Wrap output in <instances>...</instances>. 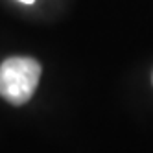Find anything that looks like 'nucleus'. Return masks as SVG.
<instances>
[{
	"label": "nucleus",
	"instance_id": "f257e3e1",
	"mask_svg": "<svg viewBox=\"0 0 153 153\" xmlns=\"http://www.w3.org/2000/svg\"><path fill=\"white\" fill-rule=\"evenodd\" d=\"M41 78V65L31 57H9L0 65V96L22 105L33 96Z\"/></svg>",
	"mask_w": 153,
	"mask_h": 153
},
{
	"label": "nucleus",
	"instance_id": "f03ea898",
	"mask_svg": "<svg viewBox=\"0 0 153 153\" xmlns=\"http://www.w3.org/2000/svg\"><path fill=\"white\" fill-rule=\"evenodd\" d=\"M19 2H22V4H33L35 0H19Z\"/></svg>",
	"mask_w": 153,
	"mask_h": 153
}]
</instances>
